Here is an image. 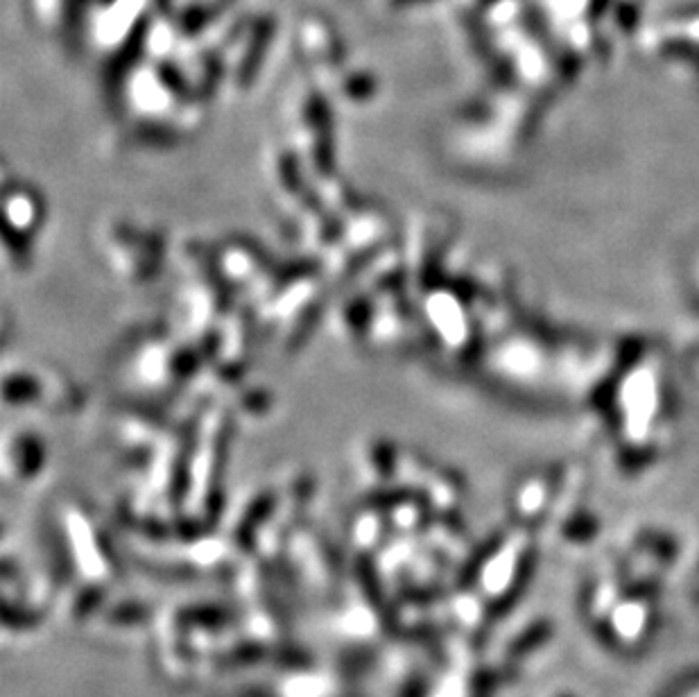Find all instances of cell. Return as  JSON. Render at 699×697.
<instances>
[{
	"label": "cell",
	"instance_id": "1",
	"mask_svg": "<svg viewBox=\"0 0 699 697\" xmlns=\"http://www.w3.org/2000/svg\"><path fill=\"white\" fill-rule=\"evenodd\" d=\"M587 406L620 467H654L668 453L677 425L675 376L664 348L645 338L613 340L609 367Z\"/></svg>",
	"mask_w": 699,
	"mask_h": 697
},
{
	"label": "cell",
	"instance_id": "2",
	"mask_svg": "<svg viewBox=\"0 0 699 697\" xmlns=\"http://www.w3.org/2000/svg\"><path fill=\"white\" fill-rule=\"evenodd\" d=\"M690 288H692V324H695V340H697V348H699V258L692 267L690 275Z\"/></svg>",
	"mask_w": 699,
	"mask_h": 697
}]
</instances>
